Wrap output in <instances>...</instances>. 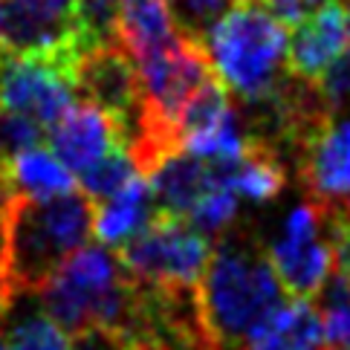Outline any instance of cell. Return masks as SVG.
<instances>
[{"instance_id": "obj_19", "label": "cell", "mask_w": 350, "mask_h": 350, "mask_svg": "<svg viewBox=\"0 0 350 350\" xmlns=\"http://www.w3.org/2000/svg\"><path fill=\"white\" fill-rule=\"evenodd\" d=\"M324 350H350V281L333 275L321 290Z\"/></svg>"}, {"instance_id": "obj_20", "label": "cell", "mask_w": 350, "mask_h": 350, "mask_svg": "<svg viewBox=\"0 0 350 350\" xmlns=\"http://www.w3.org/2000/svg\"><path fill=\"white\" fill-rule=\"evenodd\" d=\"M177 29L197 44H206L211 27L234 9V0H165Z\"/></svg>"}, {"instance_id": "obj_8", "label": "cell", "mask_w": 350, "mask_h": 350, "mask_svg": "<svg viewBox=\"0 0 350 350\" xmlns=\"http://www.w3.org/2000/svg\"><path fill=\"white\" fill-rule=\"evenodd\" d=\"M76 105V81L35 58L0 55V107L23 113L49 133Z\"/></svg>"}, {"instance_id": "obj_16", "label": "cell", "mask_w": 350, "mask_h": 350, "mask_svg": "<svg viewBox=\"0 0 350 350\" xmlns=\"http://www.w3.org/2000/svg\"><path fill=\"white\" fill-rule=\"evenodd\" d=\"M6 174H9L12 194H21V197L49 200V197L76 191L72 171L55 154L44 151V148H35V151L15 157L6 165Z\"/></svg>"}, {"instance_id": "obj_4", "label": "cell", "mask_w": 350, "mask_h": 350, "mask_svg": "<svg viewBox=\"0 0 350 350\" xmlns=\"http://www.w3.org/2000/svg\"><path fill=\"white\" fill-rule=\"evenodd\" d=\"M41 304L64 333L90 327L124 333L133 316L136 284L105 246H84L41 290Z\"/></svg>"}, {"instance_id": "obj_14", "label": "cell", "mask_w": 350, "mask_h": 350, "mask_svg": "<svg viewBox=\"0 0 350 350\" xmlns=\"http://www.w3.org/2000/svg\"><path fill=\"white\" fill-rule=\"evenodd\" d=\"M243 350H324L321 312L312 301H290L249 333Z\"/></svg>"}, {"instance_id": "obj_29", "label": "cell", "mask_w": 350, "mask_h": 350, "mask_svg": "<svg viewBox=\"0 0 350 350\" xmlns=\"http://www.w3.org/2000/svg\"><path fill=\"white\" fill-rule=\"evenodd\" d=\"M12 307V298L6 295V286H3V275H0V319H3V312Z\"/></svg>"}, {"instance_id": "obj_2", "label": "cell", "mask_w": 350, "mask_h": 350, "mask_svg": "<svg viewBox=\"0 0 350 350\" xmlns=\"http://www.w3.org/2000/svg\"><path fill=\"white\" fill-rule=\"evenodd\" d=\"M203 324L220 350H243L249 333L284 307V286L269 264V252L249 234H220L197 284Z\"/></svg>"}, {"instance_id": "obj_3", "label": "cell", "mask_w": 350, "mask_h": 350, "mask_svg": "<svg viewBox=\"0 0 350 350\" xmlns=\"http://www.w3.org/2000/svg\"><path fill=\"white\" fill-rule=\"evenodd\" d=\"M286 29L260 6H234L211 27L206 53L217 79L249 107L264 105L286 81Z\"/></svg>"}, {"instance_id": "obj_11", "label": "cell", "mask_w": 350, "mask_h": 350, "mask_svg": "<svg viewBox=\"0 0 350 350\" xmlns=\"http://www.w3.org/2000/svg\"><path fill=\"white\" fill-rule=\"evenodd\" d=\"M350 29L342 3H324L310 18H304L290 35L286 44V67L290 76L319 84V79L327 72L333 61H339L347 53Z\"/></svg>"}, {"instance_id": "obj_7", "label": "cell", "mask_w": 350, "mask_h": 350, "mask_svg": "<svg viewBox=\"0 0 350 350\" xmlns=\"http://www.w3.org/2000/svg\"><path fill=\"white\" fill-rule=\"evenodd\" d=\"M321 226V211L312 203H301L290 211L284 234L269 246V264L293 301H310L321 295L330 281L333 252L330 243L319 237Z\"/></svg>"}, {"instance_id": "obj_28", "label": "cell", "mask_w": 350, "mask_h": 350, "mask_svg": "<svg viewBox=\"0 0 350 350\" xmlns=\"http://www.w3.org/2000/svg\"><path fill=\"white\" fill-rule=\"evenodd\" d=\"M12 197L15 194H12V185H9V174H6V165L0 162V215H3V208Z\"/></svg>"}, {"instance_id": "obj_5", "label": "cell", "mask_w": 350, "mask_h": 350, "mask_svg": "<svg viewBox=\"0 0 350 350\" xmlns=\"http://www.w3.org/2000/svg\"><path fill=\"white\" fill-rule=\"evenodd\" d=\"M211 252V237L200 234L191 223L154 211L151 223L133 241L116 249V258L133 284L159 290H197Z\"/></svg>"}, {"instance_id": "obj_17", "label": "cell", "mask_w": 350, "mask_h": 350, "mask_svg": "<svg viewBox=\"0 0 350 350\" xmlns=\"http://www.w3.org/2000/svg\"><path fill=\"white\" fill-rule=\"evenodd\" d=\"M122 0H76L79 41L81 53H93L110 44H119Z\"/></svg>"}, {"instance_id": "obj_12", "label": "cell", "mask_w": 350, "mask_h": 350, "mask_svg": "<svg viewBox=\"0 0 350 350\" xmlns=\"http://www.w3.org/2000/svg\"><path fill=\"white\" fill-rule=\"evenodd\" d=\"M53 142L55 157L70 171H90L96 162H102L107 154L124 148V133L119 122L110 119L105 110H98L90 102H76L67 116L61 119L46 136Z\"/></svg>"}, {"instance_id": "obj_9", "label": "cell", "mask_w": 350, "mask_h": 350, "mask_svg": "<svg viewBox=\"0 0 350 350\" xmlns=\"http://www.w3.org/2000/svg\"><path fill=\"white\" fill-rule=\"evenodd\" d=\"M76 93L119 122L122 133H128L142 113V79L122 44L93 49L79 61Z\"/></svg>"}, {"instance_id": "obj_6", "label": "cell", "mask_w": 350, "mask_h": 350, "mask_svg": "<svg viewBox=\"0 0 350 350\" xmlns=\"http://www.w3.org/2000/svg\"><path fill=\"white\" fill-rule=\"evenodd\" d=\"M0 55L46 61L76 81L84 58L76 0H0Z\"/></svg>"}, {"instance_id": "obj_27", "label": "cell", "mask_w": 350, "mask_h": 350, "mask_svg": "<svg viewBox=\"0 0 350 350\" xmlns=\"http://www.w3.org/2000/svg\"><path fill=\"white\" fill-rule=\"evenodd\" d=\"M70 350H131V339L110 327H90L76 333Z\"/></svg>"}, {"instance_id": "obj_18", "label": "cell", "mask_w": 350, "mask_h": 350, "mask_svg": "<svg viewBox=\"0 0 350 350\" xmlns=\"http://www.w3.org/2000/svg\"><path fill=\"white\" fill-rule=\"evenodd\" d=\"M136 177H142V174L136 171L131 154L124 151V148H119V151L107 154L102 162H96L90 171L81 174V194L90 200L93 206H102L110 197H116L122 189H128Z\"/></svg>"}, {"instance_id": "obj_22", "label": "cell", "mask_w": 350, "mask_h": 350, "mask_svg": "<svg viewBox=\"0 0 350 350\" xmlns=\"http://www.w3.org/2000/svg\"><path fill=\"white\" fill-rule=\"evenodd\" d=\"M46 139V131L35 119L0 107V162L9 165L15 157L35 151Z\"/></svg>"}, {"instance_id": "obj_31", "label": "cell", "mask_w": 350, "mask_h": 350, "mask_svg": "<svg viewBox=\"0 0 350 350\" xmlns=\"http://www.w3.org/2000/svg\"><path fill=\"white\" fill-rule=\"evenodd\" d=\"M0 350H6V342H3V333H0Z\"/></svg>"}, {"instance_id": "obj_21", "label": "cell", "mask_w": 350, "mask_h": 350, "mask_svg": "<svg viewBox=\"0 0 350 350\" xmlns=\"http://www.w3.org/2000/svg\"><path fill=\"white\" fill-rule=\"evenodd\" d=\"M3 342L6 350H70L64 330L46 312H29V316L18 319Z\"/></svg>"}, {"instance_id": "obj_1", "label": "cell", "mask_w": 350, "mask_h": 350, "mask_svg": "<svg viewBox=\"0 0 350 350\" xmlns=\"http://www.w3.org/2000/svg\"><path fill=\"white\" fill-rule=\"evenodd\" d=\"M93 220L96 206L81 191L9 200L0 215V275L12 304L41 293L72 255L90 246Z\"/></svg>"}, {"instance_id": "obj_30", "label": "cell", "mask_w": 350, "mask_h": 350, "mask_svg": "<svg viewBox=\"0 0 350 350\" xmlns=\"http://www.w3.org/2000/svg\"><path fill=\"white\" fill-rule=\"evenodd\" d=\"M342 9H345V18H347V29H350V0H342Z\"/></svg>"}, {"instance_id": "obj_13", "label": "cell", "mask_w": 350, "mask_h": 350, "mask_svg": "<svg viewBox=\"0 0 350 350\" xmlns=\"http://www.w3.org/2000/svg\"><path fill=\"white\" fill-rule=\"evenodd\" d=\"M151 183V197H154V211L174 220L191 217V211L211 189H217L211 180V165L206 159H197L185 151L171 154L162 159L148 177Z\"/></svg>"}, {"instance_id": "obj_10", "label": "cell", "mask_w": 350, "mask_h": 350, "mask_svg": "<svg viewBox=\"0 0 350 350\" xmlns=\"http://www.w3.org/2000/svg\"><path fill=\"white\" fill-rule=\"evenodd\" d=\"M295 154L298 177L321 215L350 203V119L324 124Z\"/></svg>"}, {"instance_id": "obj_24", "label": "cell", "mask_w": 350, "mask_h": 350, "mask_svg": "<svg viewBox=\"0 0 350 350\" xmlns=\"http://www.w3.org/2000/svg\"><path fill=\"white\" fill-rule=\"evenodd\" d=\"M324 223L330 226V252H333V267L336 275L350 281V203L336 206L327 215H321Z\"/></svg>"}, {"instance_id": "obj_25", "label": "cell", "mask_w": 350, "mask_h": 350, "mask_svg": "<svg viewBox=\"0 0 350 350\" xmlns=\"http://www.w3.org/2000/svg\"><path fill=\"white\" fill-rule=\"evenodd\" d=\"M316 87H319L321 102L330 107V113L350 105V49L339 61H333Z\"/></svg>"}, {"instance_id": "obj_15", "label": "cell", "mask_w": 350, "mask_h": 350, "mask_svg": "<svg viewBox=\"0 0 350 350\" xmlns=\"http://www.w3.org/2000/svg\"><path fill=\"white\" fill-rule=\"evenodd\" d=\"M154 217V197L151 185L145 177H136L128 189H122L116 197L107 203L96 206V220H93V234L105 246H124L133 241Z\"/></svg>"}, {"instance_id": "obj_26", "label": "cell", "mask_w": 350, "mask_h": 350, "mask_svg": "<svg viewBox=\"0 0 350 350\" xmlns=\"http://www.w3.org/2000/svg\"><path fill=\"white\" fill-rule=\"evenodd\" d=\"M324 3H330V0H260V9L286 29V27H298Z\"/></svg>"}, {"instance_id": "obj_23", "label": "cell", "mask_w": 350, "mask_h": 350, "mask_svg": "<svg viewBox=\"0 0 350 350\" xmlns=\"http://www.w3.org/2000/svg\"><path fill=\"white\" fill-rule=\"evenodd\" d=\"M237 217V194L232 189H211L191 211V226L206 237H220Z\"/></svg>"}]
</instances>
